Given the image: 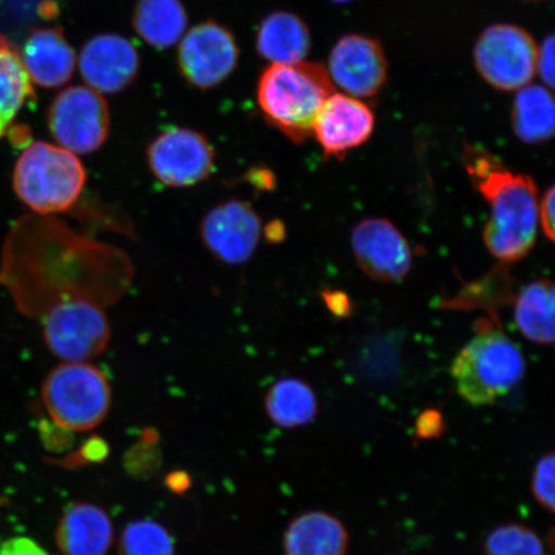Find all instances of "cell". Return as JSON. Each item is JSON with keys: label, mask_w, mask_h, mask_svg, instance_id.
Returning a JSON list of instances; mask_svg holds the SVG:
<instances>
[{"label": "cell", "mask_w": 555, "mask_h": 555, "mask_svg": "<svg viewBox=\"0 0 555 555\" xmlns=\"http://www.w3.org/2000/svg\"><path fill=\"white\" fill-rule=\"evenodd\" d=\"M284 555H347L349 532L337 517L323 511L291 520L283 537Z\"/></svg>", "instance_id": "cell-18"}, {"label": "cell", "mask_w": 555, "mask_h": 555, "mask_svg": "<svg viewBox=\"0 0 555 555\" xmlns=\"http://www.w3.org/2000/svg\"><path fill=\"white\" fill-rule=\"evenodd\" d=\"M80 72L95 92L120 93L135 79L139 55L135 47L121 35H96L82 48Z\"/></svg>", "instance_id": "cell-15"}, {"label": "cell", "mask_w": 555, "mask_h": 555, "mask_svg": "<svg viewBox=\"0 0 555 555\" xmlns=\"http://www.w3.org/2000/svg\"><path fill=\"white\" fill-rule=\"evenodd\" d=\"M256 47L273 64H297L310 52V30L295 13L276 11L261 21Z\"/></svg>", "instance_id": "cell-19"}, {"label": "cell", "mask_w": 555, "mask_h": 555, "mask_svg": "<svg viewBox=\"0 0 555 555\" xmlns=\"http://www.w3.org/2000/svg\"><path fill=\"white\" fill-rule=\"evenodd\" d=\"M351 246L358 266L374 281L398 283L411 272V245L390 220L360 221L352 229Z\"/></svg>", "instance_id": "cell-13"}, {"label": "cell", "mask_w": 555, "mask_h": 555, "mask_svg": "<svg viewBox=\"0 0 555 555\" xmlns=\"http://www.w3.org/2000/svg\"><path fill=\"white\" fill-rule=\"evenodd\" d=\"M328 74L337 86L353 99H372L385 87L388 64L378 40L365 35H345L332 48Z\"/></svg>", "instance_id": "cell-12"}, {"label": "cell", "mask_w": 555, "mask_h": 555, "mask_svg": "<svg viewBox=\"0 0 555 555\" xmlns=\"http://www.w3.org/2000/svg\"><path fill=\"white\" fill-rule=\"evenodd\" d=\"M323 300L333 315L337 318H347L351 315L352 304L350 297L343 291H324Z\"/></svg>", "instance_id": "cell-32"}, {"label": "cell", "mask_w": 555, "mask_h": 555, "mask_svg": "<svg viewBox=\"0 0 555 555\" xmlns=\"http://www.w3.org/2000/svg\"><path fill=\"white\" fill-rule=\"evenodd\" d=\"M111 335L113 331L106 312L90 298H62L46 311V344L65 362H88L100 357L107 350Z\"/></svg>", "instance_id": "cell-6"}, {"label": "cell", "mask_w": 555, "mask_h": 555, "mask_svg": "<svg viewBox=\"0 0 555 555\" xmlns=\"http://www.w3.org/2000/svg\"><path fill=\"white\" fill-rule=\"evenodd\" d=\"M539 47L529 31L511 24L488 27L475 46V66L481 78L498 90H519L537 75Z\"/></svg>", "instance_id": "cell-7"}, {"label": "cell", "mask_w": 555, "mask_h": 555, "mask_svg": "<svg viewBox=\"0 0 555 555\" xmlns=\"http://www.w3.org/2000/svg\"><path fill=\"white\" fill-rule=\"evenodd\" d=\"M554 208H555V193L554 186H551L550 190L546 191L543 201L539 205V223L541 228H543V232L547 240H554Z\"/></svg>", "instance_id": "cell-31"}, {"label": "cell", "mask_w": 555, "mask_h": 555, "mask_svg": "<svg viewBox=\"0 0 555 555\" xmlns=\"http://www.w3.org/2000/svg\"><path fill=\"white\" fill-rule=\"evenodd\" d=\"M41 10H43L41 11V15L48 16L50 18L59 12L57 7H55L53 3H48L47 5L41 7Z\"/></svg>", "instance_id": "cell-33"}, {"label": "cell", "mask_w": 555, "mask_h": 555, "mask_svg": "<svg viewBox=\"0 0 555 555\" xmlns=\"http://www.w3.org/2000/svg\"><path fill=\"white\" fill-rule=\"evenodd\" d=\"M483 555H545L543 541L525 525L496 527L485 540Z\"/></svg>", "instance_id": "cell-26"}, {"label": "cell", "mask_w": 555, "mask_h": 555, "mask_svg": "<svg viewBox=\"0 0 555 555\" xmlns=\"http://www.w3.org/2000/svg\"><path fill=\"white\" fill-rule=\"evenodd\" d=\"M526 371L522 351L501 330L481 322L451 366L457 393L474 406L494 404L508 395Z\"/></svg>", "instance_id": "cell-3"}, {"label": "cell", "mask_w": 555, "mask_h": 555, "mask_svg": "<svg viewBox=\"0 0 555 555\" xmlns=\"http://www.w3.org/2000/svg\"><path fill=\"white\" fill-rule=\"evenodd\" d=\"M332 2H335V3H349V2H352V0H332Z\"/></svg>", "instance_id": "cell-34"}, {"label": "cell", "mask_w": 555, "mask_h": 555, "mask_svg": "<svg viewBox=\"0 0 555 555\" xmlns=\"http://www.w3.org/2000/svg\"><path fill=\"white\" fill-rule=\"evenodd\" d=\"M133 25L149 44L164 50L183 37L186 13L180 0H138Z\"/></svg>", "instance_id": "cell-24"}, {"label": "cell", "mask_w": 555, "mask_h": 555, "mask_svg": "<svg viewBox=\"0 0 555 555\" xmlns=\"http://www.w3.org/2000/svg\"><path fill=\"white\" fill-rule=\"evenodd\" d=\"M119 555H173V541L154 520H135L121 533Z\"/></svg>", "instance_id": "cell-25"}, {"label": "cell", "mask_w": 555, "mask_h": 555, "mask_svg": "<svg viewBox=\"0 0 555 555\" xmlns=\"http://www.w3.org/2000/svg\"><path fill=\"white\" fill-rule=\"evenodd\" d=\"M554 284L540 280L527 284L516 300L515 319L520 333L531 343L554 341Z\"/></svg>", "instance_id": "cell-21"}, {"label": "cell", "mask_w": 555, "mask_h": 555, "mask_svg": "<svg viewBox=\"0 0 555 555\" xmlns=\"http://www.w3.org/2000/svg\"><path fill=\"white\" fill-rule=\"evenodd\" d=\"M41 399L52 421L72 433H87L107 418L113 404L109 380L88 362H65L48 374Z\"/></svg>", "instance_id": "cell-5"}, {"label": "cell", "mask_w": 555, "mask_h": 555, "mask_svg": "<svg viewBox=\"0 0 555 555\" xmlns=\"http://www.w3.org/2000/svg\"><path fill=\"white\" fill-rule=\"evenodd\" d=\"M12 183L21 203L33 211L61 214L78 203L86 189L87 172L73 152L35 142L17 159Z\"/></svg>", "instance_id": "cell-4"}, {"label": "cell", "mask_w": 555, "mask_h": 555, "mask_svg": "<svg viewBox=\"0 0 555 555\" xmlns=\"http://www.w3.org/2000/svg\"><path fill=\"white\" fill-rule=\"evenodd\" d=\"M147 163L159 183L171 189H189L211 176L215 151L197 131L171 128L150 144Z\"/></svg>", "instance_id": "cell-9"}, {"label": "cell", "mask_w": 555, "mask_h": 555, "mask_svg": "<svg viewBox=\"0 0 555 555\" xmlns=\"http://www.w3.org/2000/svg\"><path fill=\"white\" fill-rule=\"evenodd\" d=\"M48 127L62 149L78 155L93 154L109 133L107 103L94 89L69 87L55 96Z\"/></svg>", "instance_id": "cell-8"}, {"label": "cell", "mask_w": 555, "mask_h": 555, "mask_svg": "<svg viewBox=\"0 0 555 555\" xmlns=\"http://www.w3.org/2000/svg\"><path fill=\"white\" fill-rule=\"evenodd\" d=\"M238 54L233 34L224 26L207 21L185 35L179 47L178 62L190 85L210 89L234 72Z\"/></svg>", "instance_id": "cell-11"}, {"label": "cell", "mask_w": 555, "mask_h": 555, "mask_svg": "<svg viewBox=\"0 0 555 555\" xmlns=\"http://www.w3.org/2000/svg\"><path fill=\"white\" fill-rule=\"evenodd\" d=\"M21 59L31 81L44 88L64 86L72 79L76 66L73 47L57 27L33 30Z\"/></svg>", "instance_id": "cell-17"}, {"label": "cell", "mask_w": 555, "mask_h": 555, "mask_svg": "<svg viewBox=\"0 0 555 555\" xmlns=\"http://www.w3.org/2000/svg\"><path fill=\"white\" fill-rule=\"evenodd\" d=\"M333 93L335 86L322 64H273L260 76L258 102L267 120L300 144L312 135L317 117Z\"/></svg>", "instance_id": "cell-2"}, {"label": "cell", "mask_w": 555, "mask_h": 555, "mask_svg": "<svg viewBox=\"0 0 555 555\" xmlns=\"http://www.w3.org/2000/svg\"><path fill=\"white\" fill-rule=\"evenodd\" d=\"M262 234L259 214L242 199H227L205 214L201 241L214 258L231 267L246 263L258 249Z\"/></svg>", "instance_id": "cell-10"}, {"label": "cell", "mask_w": 555, "mask_h": 555, "mask_svg": "<svg viewBox=\"0 0 555 555\" xmlns=\"http://www.w3.org/2000/svg\"><path fill=\"white\" fill-rule=\"evenodd\" d=\"M62 555H107L114 529L107 513L89 503L68 505L54 532Z\"/></svg>", "instance_id": "cell-16"}, {"label": "cell", "mask_w": 555, "mask_h": 555, "mask_svg": "<svg viewBox=\"0 0 555 555\" xmlns=\"http://www.w3.org/2000/svg\"><path fill=\"white\" fill-rule=\"evenodd\" d=\"M463 163L477 191L490 206L483 242L503 262L526 258L537 243L539 190L533 179L506 169L501 159L485 150L466 145Z\"/></svg>", "instance_id": "cell-1"}, {"label": "cell", "mask_w": 555, "mask_h": 555, "mask_svg": "<svg viewBox=\"0 0 555 555\" xmlns=\"http://www.w3.org/2000/svg\"><path fill=\"white\" fill-rule=\"evenodd\" d=\"M374 125L373 111L364 102L333 93L317 117L312 135L325 157L343 159L372 137Z\"/></svg>", "instance_id": "cell-14"}, {"label": "cell", "mask_w": 555, "mask_h": 555, "mask_svg": "<svg viewBox=\"0 0 555 555\" xmlns=\"http://www.w3.org/2000/svg\"><path fill=\"white\" fill-rule=\"evenodd\" d=\"M512 125L515 134L526 144L550 141L555 129V104L551 90L538 85L520 88L513 103Z\"/></svg>", "instance_id": "cell-20"}, {"label": "cell", "mask_w": 555, "mask_h": 555, "mask_svg": "<svg viewBox=\"0 0 555 555\" xmlns=\"http://www.w3.org/2000/svg\"><path fill=\"white\" fill-rule=\"evenodd\" d=\"M446 431V421L439 411L428 409L420 414L415 423V434L421 439H436Z\"/></svg>", "instance_id": "cell-28"}, {"label": "cell", "mask_w": 555, "mask_h": 555, "mask_svg": "<svg viewBox=\"0 0 555 555\" xmlns=\"http://www.w3.org/2000/svg\"><path fill=\"white\" fill-rule=\"evenodd\" d=\"M0 555H50L34 540L13 538L0 544Z\"/></svg>", "instance_id": "cell-30"}, {"label": "cell", "mask_w": 555, "mask_h": 555, "mask_svg": "<svg viewBox=\"0 0 555 555\" xmlns=\"http://www.w3.org/2000/svg\"><path fill=\"white\" fill-rule=\"evenodd\" d=\"M35 99L29 74L15 44L0 35V138L27 102Z\"/></svg>", "instance_id": "cell-22"}, {"label": "cell", "mask_w": 555, "mask_h": 555, "mask_svg": "<svg viewBox=\"0 0 555 555\" xmlns=\"http://www.w3.org/2000/svg\"><path fill=\"white\" fill-rule=\"evenodd\" d=\"M266 411L270 421L282 428L307 426L318 414L315 392L302 379L276 380L266 395Z\"/></svg>", "instance_id": "cell-23"}, {"label": "cell", "mask_w": 555, "mask_h": 555, "mask_svg": "<svg viewBox=\"0 0 555 555\" xmlns=\"http://www.w3.org/2000/svg\"><path fill=\"white\" fill-rule=\"evenodd\" d=\"M554 453H547L540 457L533 469L531 490L538 504L553 515L554 513Z\"/></svg>", "instance_id": "cell-27"}, {"label": "cell", "mask_w": 555, "mask_h": 555, "mask_svg": "<svg viewBox=\"0 0 555 555\" xmlns=\"http://www.w3.org/2000/svg\"><path fill=\"white\" fill-rule=\"evenodd\" d=\"M554 35L551 34L538 50L537 74L545 82L547 88L554 87Z\"/></svg>", "instance_id": "cell-29"}]
</instances>
